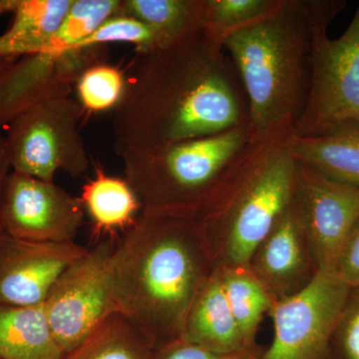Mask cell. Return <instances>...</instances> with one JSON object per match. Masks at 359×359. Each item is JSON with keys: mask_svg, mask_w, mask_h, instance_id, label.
<instances>
[{"mask_svg": "<svg viewBox=\"0 0 359 359\" xmlns=\"http://www.w3.org/2000/svg\"><path fill=\"white\" fill-rule=\"evenodd\" d=\"M111 43H127L135 46L136 53L159 48L154 32L140 20L117 13L92 33L78 46H106Z\"/></svg>", "mask_w": 359, "mask_h": 359, "instance_id": "d4e9b609", "label": "cell"}, {"mask_svg": "<svg viewBox=\"0 0 359 359\" xmlns=\"http://www.w3.org/2000/svg\"><path fill=\"white\" fill-rule=\"evenodd\" d=\"M295 198L318 271L334 273L359 221L358 187L330 178L297 160Z\"/></svg>", "mask_w": 359, "mask_h": 359, "instance_id": "7c38bea8", "label": "cell"}, {"mask_svg": "<svg viewBox=\"0 0 359 359\" xmlns=\"http://www.w3.org/2000/svg\"><path fill=\"white\" fill-rule=\"evenodd\" d=\"M11 162H9L8 154H7L6 141H4V137L0 136V233L4 231L1 226L2 197H4L7 178L11 174Z\"/></svg>", "mask_w": 359, "mask_h": 359, "instance_id": "f1b7e54d", "label": "cell"}, {"mask_svg": "<svg viewBox=\"0 0 359 359\" xmlns=\"http://www.w3.org/2000/svg\"><path fill=\"white\" fill-rule=\"evenodd\" d=\"M294 137L292 130L250 136L191 214L216 268L248 266L294 200Z\"/></svg>", "mask_w": 359, "mask_h": 359, "instance_id": "3957f363", "label": "cell"}, {"mask_svg": "<svg viewBox=\"0 0 359 359\" xmlns=\"http://www.w3.org/2000/svg\"><path fill=\"white\" fill-rule=\"evenodd\" d=\"M44 306L0 304V359H62Z\"/></svg>", "mask_w": 359, "mask_h": 359, "instance_id": "ac0fdd59", "label": "cell"}, {"mask_svg": "<svg viewBox=\"0 0 359 359\" xmlns=\"http://www.w3.org/2000/svg\"><path fill=\"white\" fill-rule=\"evenodd\" d=\"M111 264L119 313L154 351L182 339L216 269L190 217L146 211L118 240Z\"/></svg>", "mask_w": 359, "mask_h": 359, "instance_id": "7a4b0ae2", "label": "cell"}, {"mask_svg": "<svg viewBox=\"0 0 359 359\" xmlns=\"http://www.w3.org/2000/svg\"><path fill=\"white\" fill-rule=\"evenodd\" d=\"M113 110L117 155L210 136L249 125L235 66L203 30L176 43L136 53Z\"/></svg>", "mask_w": 359, "mask_h": 359, "instance_id": "6da1fadb", "label": "cell"}, {"mask_svg": "<svg viewBox=\"0 0 359 359\" xmlns=\"http://www.w3.org/2000/svg\"><path fill=\"white\" fill-rule=\"evenodd\" d=\"M259 348L238 353H218L183 339L156 349L151 359H259Z\"/></svg>", "mask_w": 359, "mask_h": 359, "instance_id": "4316f807", "label": "cell"}, {"mask_svg": "<svg viewBox=\"0 0 359 359\" xmlns=\"http://www.w3.org/2000/svg\"><path fill=\"white\" fill-rule=\"evenodd\" d=\"M80 200L91 219L92 238L97 242L125 233L143 211L129 182L110 176L102 168H97L94 176L82 187Z\"/></svg>", "mask_w": 359, "mask_h": 359, "instance_id": "2e32d148", "label": "cell"}, {"mask_svg": "<svg viewBox=\"0 0 359 359\" xmlns=\"http://www.w3.org/2000/svg\"><path fill=\"white\" fill-rule=\"evenodd\" d=\"M280 4V0H205L202 30L224 47L229 35L271 13Z\"/></svg>", "mask_w": 359, "mask_h": 359, "instance_id": "603a6c76", "label": "cell"}, {"mask_svg": "<svg viewBox=\"0 0 359 359\" xmlns=\"http://www.w3.org/2000/svg\"><path fill=\"white\" fill-rule=\"evenodd\" d=\"M224 294L245 346L257 348L256 337L273 299L248 266L218 268Z\"/></svg>", "mask_w": 359, "mask_h": 359, "instance_id": "44dd1931", "label": "cell"}, {"mask_svg": "<svg viewBox=\"0 0 359 359\" xmlns=\"http://www.w3.org/2000/svg\"><path fill=\"white\" fill-rule=\"evenodd\" d=\"M154 349L126 318L114 313L62 359H151Z\"/></svg>", "mask_w": 359, "mask_h": 359, "instance_id": "7402d4cb", "label": "cell"}, {"mask_svg": "<svg viewBox=\"0 0 359 359\" xmlns=\"http://www.w3.org/2000/svg\"><path fill=\"white\" fill-rule=\"evenodd\" d=\"M346 1L314 22L311 85L306 107L294 129L301 138L318 137L341 127H359V4L346 32L337 39L327 28Z\"/></svg>", "mask_w": 359, "mask_h": 359, "instance_id": "8992f818", "label": "cell"}, {"mask_svg": "<svg viewBox=\"0 0 359 359\" xmlns=\"http://www.w3.org/2000/svg\"><path fill=\"white\" fill-rule=\"evenodd\" d=\"M334 275L351 289L359 287V221L347 238Z\"/></svg>", "mask_w": 359, "mask_h": 359, "instance_id": "83f0119b", "label": "cell"}, {"mask_svg": "<svg viewBox=\"0 0 359 359\" xmlns=\"http://www.w3.org/2000/svg\"><path fill=\"white\" fill-rule=\"evenodd\" d=\"M248 266L273 301L302 292L320 273L295 195L257 245Z\"/></svg>", "mask_w": 359, "mask_h": 359, "instance_id": "5bb4252c", "label": "cell"}, {"mask_svg": "<svg viewBox=\"0 0 359 359\" xmlns=\"http://www.w3.org/2000/svg\"><path fill=\"white\" fill-rule=\"evenodd\" d=\"M351 287L334 273H320L306 289L273 301L271 346L259 359H330V339Z\"/></svg>", "mask_w": 359, "mask_h": 359, "instance_id": "9c48e42d", "label": "cell"}, {"mask_svg": "<svg viewBox=\"0 0 359 359\" xmlns=\"http://www.w3.org/2000/svg\"><path fill=\"white\" fill-rule=\"evenodd\" d=\"M126 76L120 68L97 63L82 73L75 84L77 101L92 113L114 110L124 93Z\"/></svg>", "mask_w": 359, "mask_h": 359, "instance_id": "cb8c5ba5", "label": "cell"}, {"mask_svg": "<svg viewBox=\"0 0 359 359\" xmlns=\"http://www.w3.org/2000/svg\"><path fill=\"white\" fill-rule=\"evenodd\" d=\"M330 359H359V287L349 292L335 323Z\"/></svg>", "mask_w": 359, "mask_h": 359, "instance_id": "484cf974", "label": "cell"}, {"mask_svg": "<svg viewBox=\"0 0 359 359\" xmlns=\"http://www.w3.org/2000/svg\"><path fill=\"white\" fill-rule=\"evenodd\" d=\"M205 0H121L119 13L148 26L159 48L203 29Z\"/></svg>", "mask_w": 359, "mask_h": 359, "instance_id": "ffe728a7", "label": "cell"}, {"mask_svg": "<svg viewBox=\"0 0 359 359\" xmlns=\"http://www.w3.org/2000/svg\"><path fill=\"white\" fill-rule=\"evenodd\" d=\"M182 339L214 353L252 351L245 346L231 313L218 268L212 271L196 297Z\"/></svg>", "mask_w": 359, "mask_h": 359, "instance_id": "9a60e30c", "label": "cell"}, {"mask_svg": "<svg viewBox=\"0 0 359 359\" xmlns=\"http://www.w3.org/2000/svg\"><path fill=\"white\" fill-rule=\"evenodd\" d=\"M249 125L119 155L143 211L190 217L229 161L249 141Z\"/></svg>", "mask_w": 359, "mask_h": 359, "instance_id": "5b68a950", "label": "cell"}, {"mask_svg": "<svg viewBox=\"0 0 359 359\" xmlns=\"http://www.w3.org/2000/svg\"><path fill=\"white\" fill-rule=\"evenodd\" d=\"M118 240L99 241L66 269L44 302L51 334L63 354L79 346L112 314L119 313L111 264Z\"/></svg>", "mask_w": 359, "mask_h": 359, "instance_id": "ba28073f", "label": "cell"}, {"mask_svg": "<svg viewBox=\"0 0 359 359\" xmlns=\"http://www.w3.org/2000/svg\"><path fill=\"white\" fill-rule=\"evenodd\" d=\"M88 250L77 243H33L0 233V304H44L60 276Z\"/></svg>", "mask_w": 359, "mask_h": 359, "instance_id": "4fadbf2b", "label": "cell"}, {"mask_svg": "<svg viewBox=\"0 0 359 359\" xmlns=\"http://www.w3.org/2000/svg\"><path fill=\"white\" fill-rule=\"evenodd\" d=\"M74 0H20L11 27L0 35V66L43 51Z\"/></svg>", "mask_w": 359, "mask_h": 359, "instance_id": "e0dca14e", "label": "cell"}, {"mask_svg": "<svg viewBox=\"0 0 359 359\" xmlns=\"http://www.w3.org/2000/svg\"><path fill=\"white\" fill-rule=\"evenodd\" d=\"M295 158L325 176L359 188V127H341L318 137L294 135Z\"/></svg>", "mask_w": 359, "mask_h": 359, "instance_id": "d6986e66", "label": "cell"}, {"mask_svg": "<svg viewBox=\"0 0 359 359\" xmlns=\"http://www.w3.org/2000/svg\"><path fill=\"white\" fill-rule=\"evenodd\" d=\"M105 54L106 46L46 49L0 66V128L42 101L71 95L82 73Z\"/></svg>", "mask_w": 359, "mask_h": 359, "instance_id": "8fae6325", "label": "cell"}, {"mask_svg": "<svg viewBox=\"0 0 359 359\" xmlns=\"http://www.w3.org/2000/svg\"><path fill=\"white\" fill-rule=\"evenodd\" d=\"M80 198L54 182L11 172L1 203L2 231L33 243L74 242L84 221Z\"/></svg>", "mask_w": 359, "mask_h": 359, "instance_id": "30bf717a", "label": "cell"}, {"mask_svg": "<svg viewBox=\"0 0 359 359\" xmlns=\"http://www.w3.org/2000/svg\"><path fill=\"white\" fill-rule=\"evenodd\" d=\"M20 0H0V15L4 13H11L15 11Z\"/></svg>", "mask_w": 359, "mask_h": 359, "instance_id": "f546056e", "label": "cell"}, {"mask_svg": "<svg viewBox=\"0 0 359 359\" xmlns=\"http://www.w3.org/2000/svg\"><path fill=\"white\" fill-rule=\"evenodd\" d=\"M83 108L70 95L42 101L15 118L4 137L11 169L47 182L79 177L90 160L79 124Z\"/></svg>", "mask_w": 359, "mask_h": 359, "instance_id": "52a82bcc", "label": "cell"}, {"mask_svg": "<svg viewBox=\"0 0 359 359\" xmlns=\"http://www.w3.org/2000/svg\"><path fill=\"white\" fill-rule=\"evenodd\" d=\"M341 2L280 0L275 11L224 40L247 96L250 136L294 131L311 85L314 22Z\"/></svg>", "mask_w": 359, "mask_h": 359, "instance_id": "277c9868", "label": "cell"}]
</instances>
